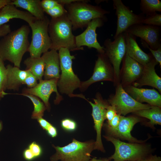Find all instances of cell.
I'll return each mask as SVG.
<instances>
[{"label": "cell", "mask_w": 161, "mask_h": 161, "mask_svg": "<svg viewBox=\"0 0 161 161\" xmlns=\"http://www.w3.org/2000/svg\"><path fill=\"white\" fill-rule=\"evenodd\" d=\"M11 0H0V8H1L4 6L11 3Z\"/></svg>", "instance_id": "obj_44"}, {"label": "cell", "mask_w": 161, "mask_h": 161, "mask_svg": "<svg viewBox=\"0 0 161 161\" xmlns=\"http://www.w3.org/2000/svg\"><path fill=\"white\" fill-rule=\"evenodd\" d=\"M61 125L63 129L69 131H74L77 127L76 122L73 120L69 118L62 120L61 122Z\"/></svg>", "instance_id": "obj_32"}, {"label": "cell", "mask_w": 161, "mask_h": 161, "mask_svg": "<svg viewBox=\"0 0 161 161\" xmlns=\"http://www.w3.org/2000/svg\"><path fill=\"white\" fill-rule=\"evenodd\" d=\"M95 142L93 140L80 142L74 138L72 142L63 147L52 145L56 152L50 160L51 161H91Z\"/></svg>", "instance_id": "obj_4"}, {"label": "cell", "mask_w": 161, "mask_h": 161, "mask_svg": "<svg viewBox=\"0 0 161 161\" xmlns=\"http://www.w3.org/2000/svg\"><path fill=\"white\" fill-rule=\"evenodd\" d=\"M131 161V160H129V161Z\"/></svg>", "instance_id": "obj_47"}, {"label": "cell", "mask_w": 161, "mask_h": 161, "mask_svg": "<svg viewBox=\"0 0 161 161\" xmlns=\"http://www.w3.org/2000/svg\"><path fill=\"white\" fill-rule=\"evenodd\" d=\"M58 79H52L48 80H42L35 87L31 88H24L22 94L33 95L40 98L42 100L48 111L50 109L49 99L51 94L55 92L56 97L54 103L58 104L62 99V97L59 93L57 88Z\"/></svg>", "instance_id": "obj_12"}, {"label": "cell", "mask_w": 161, "mask_h": 161, "mask_svg": "<svg viewBox=\"0 0 161 161\" xmlns=\"http://www.w3.org/2000/svg\"><path fill=\"white\" fill-rule=\"evenodd\" d=\"M27 70V74L24 80L23 84L26 85L28 88H31L37 85L38 83V80L30 71Z\"/></svg>", "instance_id": "obj_33"}, {"label": "cell", "mask_w": 161, "mask_h": 161, "mask_svg": "<svg viewBox=\"0 0 161 161\" xmlns=\"http://www.w3.org/2000/svg\"><path fill=\"white\" fill-rule=\"evenodd\" d=\"M11 31L10 25L5 24L0 26V37H3Z\"/></svg>", "instance_id": "obj_38"}, {"label": "cell", "mask_w": 161, "mask_h": 161, "mask_svg": "<svg viewBox=\"0 0 161 161\" xmlns=\"http://www.w3.org/2000/svg\"><path fill=\"white\" fill-rule=\"evenodd\" d=\"M91 161H111L108 158H97L96 157H93L91 158Z\"/></svg>", "instance_id": "obj_45"}, {"label": "cell", "mask_w": 161, "mask_h": 161, "mask_svg": "<svg viewBox=\"0 0 161 161\" xmlns=\"http://www.w3.org/2000/svg\"><path fill=\"white\" fill-rule=\"evenodd\" d=\"M50 16L52 18H56L60 17L67 13V11L64 6L60 4H58L51 9L44 11Z\"/></svg>", "instance_id": "obj_31"}, {"label": "cell", "mask_w": 161, "mask_h": 161, "mask_svg": "<svg viewBox=\"0 0 161 161\" xmlns=\"http://www.w3.org/2000/svg\"><path fill=\"white\" fill-rule=\"evenodd\" d=\"M105 18H97L92 20L88 24L86 29L81 34L75 36V43L77 48L83 49V46L95 49L99 53H104V48L98 42L96 31L97 27L104 24Z\"/></svg>", "instance_id": "obj_14"}, {"label": "cell", "mask_w": 161, "mask_h": 161, "mask_svg": "<svg viewBox=\"0 0 161 161\" xmlns=\"http://www.w3.org/2000/svg\"><path fill=\"white\" fill-rule=\"evenodd\" d=\"M87 0H80L66 5L67 16L72 25V30L87 26L92 20L105 18L109 12L101 7L94 6L87 3Z\"/></svg>", "instance_id": "obj_3"}, {"label": "cell", "mask_w": 161, "mask_h": 161, "mask_svg": "<svg viewBox=\"0 0 161 161\" xmlns=\"http://www.w3.org/2000/svg\"><path fill=\"white\" fill-rule=\"evenodd\" d=\"M37 120L40 126L46 131L52 124L42 117L39 118Z\"/></svg>", "instance_id": "obj_39"}, {"label": "cell", "mask_w": 161, "mask_h": 161, "mask_svg": "<svg viewBox=\"0 0 161 161\" xmlns=\"http://www.w3.org/2000/svg\"><path fill=\"white\" fill-rule=\"evenodd\" d=\"M108 103L115 109L117 114L125 115L131 112L148 109L152 106L139 103L131 97L119 84L116 88L115 95L108 100Z\"/></svg>", "instance_id": "obj_8"}, {"label": "cell", "mask_w": 161, "mask_h": 161, "mask_svg": "<svg viewBox=\"0 0 161 161\" xmlns=\"http://www.w3.org/2000/svg\"><path fill=\"white\" fill-rule=\"evenodd\" d=\"M117 114L114 108L109 105L107 107L106 113V118L107 119V123H109Z\"/></svg>", "instance_id": "obj_37"}, {"label": "cell", "mask_w": 161, "mask_h": 161, "mask_svg": "<svg viewBox=\"0 0 161 161\" xmlns=\"http://www.w3.org/2000/svg\"><path fill=\"white\" fill-rule=\"evenodd\" d=\"M142 120L136 116L127 117L121 116L119 124L115 129L106 131L108 136L128 140L132 143H143L145 140H139L133 137L131 132L134 125Z\"/></svg>", "instance_id": "obj_16"}, {"label": "cell", "mask_w": 161, "mask_h": 161, "mask_svg": "<svg viewBox=\"0 0 161 161\" xmlns=\"http://www.w3.org/2000/svg\"><path fill=\"white\" fill-rule=\"evenodd\" d=\"M23 156L24 158L28 160H30L35 158L31 151L28 148L23 152Z\"/></svg>", "instance_id": "obj_40"}, {"label": "cell", "mask_w": 161, "mask_h": 161, "mask_svg": "<svg viewBox=\"0 0 161 161\" xmlns=\"http://www.w3.org/2000/svg\"><path fill=\"white\" fill-rule=\"evenodd\" d=\"M41 3L44 11L51 9L58 4L56 0H43Z\"/></svg>", "instance_id": "obj_36"}, {"label": "cell", "mask_w": 161, "mask_h": 161, "mask_svg": "<svg viewBox=\"0 0 161 161\" xmlns=\"http://www.w3.org/2000/svg\"><path fill=\"white\" fill-rule=\"evenodd\" d=\"M126 52L131 58L144 66L154 58L152 54H147L143 51L138 45L136 37L125 32Z\"/></svg>", "instance_id": "obj_18"}, {"label": "cell", "mask_w": 161, "mask_h": 161, "mask_svg": "<svg viewBox=\"0 0 161 161\" xmlns=\"http://www.w3.org/2000/svg\"><path fill=\"white\" fill-rule=\"evenodd\" d=\"M1 9V8H0V10Z\"/></svg>", "instance_id": "obj_48"}, {"label": "cell", "mask_w": 161, "mask_h": 161, "mask_svg": "<svg viewBox=\"0 0 161 161\" xmlns=\"http://www.w3.org/2000/svg\"><path fill=\"white\" fill-rule=\"evenodd\" d=\"M40 0H13L11 3L16 7L26 10L38 20H42L45 16Z\"/></svg>", "instance_id": "obj_24"}, {"label": "cell", "mask_w": 161, "mask_h": 161, "mask_svg": "<svg viewBox=\"0 0 161 161\" xmlns=\"http://www.w3.org/2000/svg\"><path fill=\"white\" fill-rule=\"evenodd\" d=\"M158 64L153 58L147 64L143 66L142 75L139 80L135 82V87L147 85L157 89L161 92V78L156 73L155 69V66Z\"/></svg>", "instance_id": "obj_19"}, {"label": "cell", "mask_w": 161, "mask_h": 161, "mask_svg": "<svg viewBox=\"0 0 161 161\" xmlns=\"http://www.w3.org/2000/svg\"><path fill=\"white\" fill-rule=\"evenodd\" d=\"M113 7L117 16V29L114 38L125 32L130 27L142 24L145 16L142 13L136 14L126 6L121 0H113Z\"/></svg>", "instance_id": "obj_10"}, {"label": "cell", "mask_w": 161, "mask_h": 161, "mask_svg": "<svg viewBox=\"0 0 161 161\" xmlns=\"http://www.w3.org/2000/svg\"><path fill=\"white\" fill-rule=\"evenodd\" d=\"M145 46L148 48L151 54L156 61L159 63L161 66V46L156 50H153L150 48L146 43H145Z\"/></svg>", "instance_id": "obj_35"}, {"label": "cell", "mask_w": 161, "mask_h": 161, "mask_svg": "<svg viewBox=\"0 0 161 161\" xmlns=\"http://www.w3.org/2000/svg\"><path fill=\"white\" fill-rule=\"evenodd\" d=\"M41 57L44 64L43 76L44 80H58L60 75V68L59 55L57 51L50 49L43 54Z\"/></svg>", "instance_id": "obj_20"}, {"label": "cell", "mask_w": 161, "mask_h": 161, "mask_svg": "<svg viewBox=\"0 0 161 161\" xmlns=\"http://www.w3.org/2000/svg\"><path fill=\"white\" fill-rule=\"evenodd\" d=\"M128 93L137 102H145L151 106L161 108V95L154 89L140 88L130 86L127 89Z\"/></svg>", "instance_id": "obj_17"}, {"label": "cell", "mask_w": 161, "mask_h": 161, "mask_svg": "<svg viewBox=\"0 0 161 161\" xmlns=\"http://www.w3.org/2000/svg\"><path fill=\"white\" fill-rule=\"evenodd\" d=\"M99 53L92 76L88 80L81 82L79 88L81 91L85 90L92 84L97 82L114 80L113 69L109 60L105 52Z\"/></svg>", "instance_id": "obj_13"}, {"label": "cell", "mask_w": 161, "mask_h": 161, "mask_svg": "<svg viewBox=\"0 0 161 161\" xmlns=\"http://www.w3.org/2000/svg\"><path fill=\"white\" fill-rule=\"evenodd\" d=\"M72 30V25L67 13L60 17L51 18L48 27L52 43L50 49L57 51L61 48H65L70 51L78 50Z\"/></svg>", "instance_id": "obj_2"}, {"label": "cell", "mask_w": 161, "mask_h": 161, "mask_svg": "<svg viewBox=\"0 0 161 161\" xmlns=\"http://www.w3.org/2000/svg\"><path fill=\"white\" fill-rule=\"evenodd\" d=\"M113 41L106 39L104 43V52L112 64L115 77L119 78L120 66L126 52L124 32L118 35Z\"/></svg>", "instance_id": "obj_9"}, {"label": "cell", "mask_w": 161, "mask_h": 161, "mask_svg": "<svg viewBox=\"0 0 161 161\" xmlns=\"http://www.w3.org/2000/svg\"><path fill=\"white\" fill-rule=\"evenodd\" d=\"M122 61L124 83L129 84L138 80L142 75L143 66L130 57L126 53Z\"/></svg>", "instance_id": "obj_21"}, {"label": "cell", "mask_w": 161, "mask_h": 161, "mask_svg": "<svg viewBox=\"0 0 161 161\" xmlns=\"http://www.w3.org/2000/svg\"><path fill=\"white\" fill-rule=\"evenodd\" d=\"M49 21L45 16L44 19H37L29 25L32 36L27 52L30 57H40L42 54L50 49L52 43L48 32Z\"/></svg>", "instance_id": "obj_7"}, {"label": "cell", "mask_w": 161, "mask_h": 161, "mask_svg": "<svg viewBox=\"0 0 161 161\" xmlns=\"http://www.w3.org/2000/svg\"><path fill=\"white\" fill-rule=\"evenodd\" d=\"M114 145V154L108 158L114 161H141L150 154V145L143 143H127L109 136H103Z\"/></svg>", "instance_id": "obj_5"}, {"label": "cell", "mask_w": 161, "mask_h": 161, "mask_svg": "<svg viewBox=\"0 0 161 161\" xmlns=\"http://www.w3.org/2000/svg\"><path fill=\"white\" fill-rule=\"evenodd\" d=\"M133 113L137 117L148 119L149 122H146V125L153 129L154 125H161V109L158 106H152L149 109L139 110Z\"/></svg>", "instance_id": "obj_25"}, {"label": "cell", "mask_w": 161, "mask_h": 161, "mask_svg": "<svg viewBox=\"0 0 161 161\" xmlns=\"http://www.w3.org/2000/svg\"><path fill=\"white\" fill-rule=\"evenodd\" d=\"M4 61L0 58V98L8 94L5 92L7 89V72Z\"/></svg>", "instance_id": "obj_29"}, {"label": "cell", "mask_w": 161, "mask_h": 161, "mask_svg": "<svg viewBox=\"0 0 161 161\" xmlns=\"http://www.w3.org/2000/svg\"><path fill=\"white\" fill-rule=\"evenodd\" d=\"M18 94L27 97L32 103L34 106V110L31 116L32 119L37 120L39 118L42 117L46 108L44 103L41 101L39 98L29 94L22 93Z\"/></svg>", "instance_id": "obj_28"}, {"label": "cell", "mask_w": 161, "mask_h": 161, "mask_svg": "<svg viewBox=\"0 0 161 161\" xmlns=\"http://www.w3.org/2000/svg\"><path fill=\"white\" fill-rule=\"evenodd\" d=\"M58 51L61 74L57 86L61 93L72 97L74 91L79 88L81 82L72 68V60L75 57L71 55L70 51L67 48H61Z\"/></svg>", "instance_id": "obj_6"}, {"label": "cell", "mask_w": 161, "mask_h": 161, "mask_svg": "<svg viewBox=\"0 0 161 161\" xmlns=\"http://www.w3.org/2000/svg\"><path fill=\"white\" fill-rule=\"evenodd\" d=\"M48 134L52 137H56L57 135V131L56 128L52 124L46 130Z\"/></svg>", "instance_id": "obj_41"}, {"label": "cell", "mask_w": 161, "mask_h": 161, "mask_svg": "<svg viewBox=\"0 0 161 161\" xmlns=\"http://www.w3.org/2000/svg\"><path fill=\"white\" fill-rule=\"evenodd\" d=\"M3 128V123L1 121H0V132L1 131Z\"/></svg>", "instance_id": "obj_46"}, {"label": "cell", "mask_w": 161, "mask_h": 161, "mask_svg": "<svg viewBox=\"0 0 161 161\" xmlns=\"http://www.w3.org/2000/svg\"><path fill=\"white\" fill-rule=\"evenodd\" d=\"M140 9L142 13L146 16L157 12H161V1L159 0H141Z\"/></svg>", "instance_id": "obj_27"}, {"label": "cell", "mask_w": 161, "mask_h": 161, "mask_svg": "<svg viewBox=\"0 0 161 161\" xmlns=\"http://www.w3.org/2000/svg\"><path fill=\"white\" fill-rule=\"evenodd\" d=\"M160 27L142 24L133 25L125 32L144 41L149 47L156 50L161 46Z\"/></svg>", "instance_id": "obj_15"}, {"label": "cell", "mask_w": 161, "mask_h": 161, "mask_svg": "<svg viewBox=\"0 0 161 161\" xmlns=\"http://www.w3.org/2000/svg\"><path fill=\"white\" fill-rule=\"evenodd\" d=\"M13 18L23 20L29 25L37 19L28 12L18 9L11 3L4 6L0 10V26L6 24Z\"/></svg>", "instance_id": "obj_22"}, {"label": "cell", "mask_w": 161, "mask_h": 161, "mask_svg": "<svg viewBox=\"0 0 161 161\" xmlns=\"http://www.w3.org/2000/svg\"><path fill=\"white\" fill-rule=\"evenodd\" d=\"M59 4L63 5H68L73 2L78 1L80 0H56Z\"/></svg>", "instance_id": "obj_43"}, {"label": "cell", "mask_w": 161, "mask_h": 161, "mask_svg": "<svg viewBox=\"0 0 161 161\" xmlns=\"http://www.w3.org/2000/svg\"><path fill=\"white\" fill-rule=\"evenodd\" d=\"M142 24L161 27V14L156 13L145 17L143 21Z\"/></svg>", "instance_id": "obj_30"}, {"label": "cell", "mask_w": 161, "mask_h": 161, "mask_svg": "<svg viewBox=\"0 0 161 161\" xmlns=\"http://www.w3.org/2000/svg\"><path fill=\"white\" fill-rule=\"evenodd\" d=\"M26 69L28 70L39 81L42 80L44 71V64L41 57L32 58L30 57L24 61Z\"/></svg>", "instance_id": "obj_26"}, {"label": "cell", "mask_w": 161, "mask_h": 161, "mask_svg": "<svg viewBox=\"0 0 161 161\" xmlns=\"http://www.w3.org/2000/svg\"><path fill=\"white\" fill-rule=\"evenodd\" d=\"M79 97L86 100L92 107V115L94 122V129L97 134L94 150L105 152V150L102 141L101 132L104 121L106 119V110L109 105L99 95H97L96 98L94 99V103L89 101L82 95H80Z\"/></svg>", "instance_id": "obj_11"}, {"label": "cell", "mask_w": 161, "mask_h": 161, "mask_svg": "<svg viewBox=\"0 0 161 161\" xmlns=\"http://www.w3.org/2000/svg\"><path fill=\"white\" fill-rule=\"evenodd\" d=\"M7 72V89L18 90L23 84L28 70H22L20 68L8 64L6 66Z\"/></svg>", "instance_id": "obj_23"}, {"label": "cell", "mask_w": 161, "mask_h": 161, "mask_svg": "<svg viewBox=\"0 0 161 161\" xmlns=\"http://www.w3.org/2000/svg\"><path fill=\"white\" fill-rule=\"evenodd\" d=\"M30 32L29 26L24 25L3 37L0 40V58L20 68L23 56L30 44Z\"/></svg>", "instance_id": "obj_1"}, {"label": "cell", "mask_w": 161, "mask_h": 161, "mask_svg": "<svg viewBox=\"0 0 161 161\" xmlns=\"http://www.w3.org/2000/svg\"><path fill=\"white\" fill-rule=\"evenodd\" d=\"M140 161H161V158L156 155L150 154Z\"/></svg>", "instance_id": "obj_42"}, {"label": "cell", "mask_w": 161, "mask_h": 161, "mask_svg": "<svg viewBox=\"0 0 161 161\" xmlns=\"http://www.w3.org/2000/svg\"><path fill=\"white\" fill-rule=\"evenodd\" d=\"M28 148L31 151L35 157L39 156L42 153L41 146L35 141H33L28 145Z\"/></svg>", "instance_id": "obj_34"}]
</instances>
